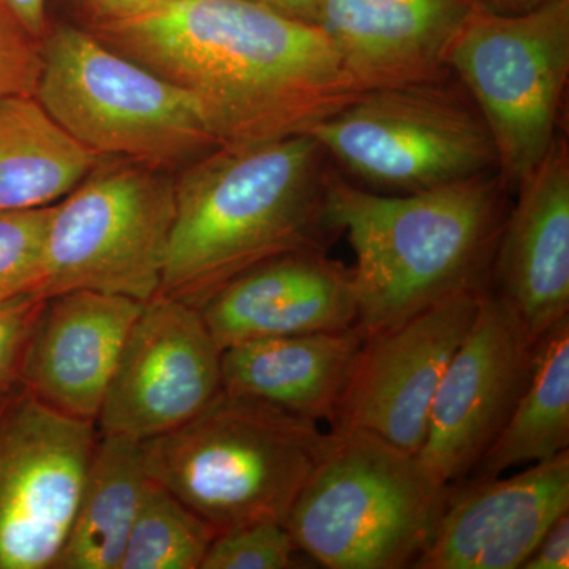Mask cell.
<instances>
[{"label":"cell","mask_w":569,"mask_h":569,"mask_svg":"<svg viewBox=\"0 0 569 569\" xmlns=\"http://www.w3.org/2000/svg\"><path fill=\"white\" fill-rule=\"evenodd\" d=\"M89 32L189 93L219 146L305 134L362 92L320 28L247 0H148Z\"/></svg>","instance_id":"1"},{"label":"cell","mask_w":569,"mask_h":569,"mask_svg":"<svg viewBox=\"0 0 569 569\" xmlns=\"http://www.w3.org/2000/svg\"><path fill=\"white\" fill-rule=\"evenodd\" d=\"M331 160L310 134L217 146L174 182V223L157 295L200 309L254 266L321 249Z\"/></svg>","instance_id":"2"},{"label":"cell","mask_w":569,"mask_h":569,"mask_svg":"<svg viewBox=\"0 0 569 569\" xmlns=\"http://www.w3.org/2000/svg\"><path fill=\"white\" fill-rule=\"evenodd\" d=\"M498 171L413 193H381L328 176V219L355 252L358 325L391 328L448 296L490 287L507 219Z\"/></svg>","instance_id":"3"},{"label":"cell","mask_w":569,"mask_h":569,"mask_svg":"<svg viewBox=\"0 0 569 569\" xmlns=\"http://www.w3.org/2000/svg\"><path fill=\"white\" fill-rule=\"evenodd\" d=\"M326 440L312 419L220 389L186 425L141 441V451L148 477L219 535L284 523Z\"/></svg>","instance_id":"4"},{"label":"cell","mask_w":569,"mask_h":569,"mask_svg":"<svg viewBox=\"0 0 569 569\" xmlns=\"http://www.w3.org/2000/svg\"><path fill=\"white\" fill-rule=\"evenodd\" d=\"M417 455L358 429H332L284 527L329 569L413 568L447 503Z\"/></svg>","instance_id":"5"},{"label":"cell","mask_w":569,"mask_h":569,"mask_svg":"<svg viewBox=\"0 0 569 569\" xmlns=\"http://www.w3.org/2000/svg\"><path fill=\"white\" fill-rule=\"evenodd\" d=\"M40 56L33 97L99 156L163 170L219 146L189 93L93 33L71 26L48 31Z\"/></svg>","instance_id":"6"},{"label":"cell","mask_w":569,"mask_h":569,"mask_svg":"<svg viewBox=\"0 0 569 569\" xmlns=\"http://www.w3.org/2000/svg\"><path fill=\"white\" fill-rule=\"evenodd\" d=\"M445 80L367 89L307 134L373 192H421L498 171L488 126Z\"/></svg>","instance_id":"7"},{"label":"cell","mask_w":569,"mask_h":569,"mask_svg":"<svg viewBox=\"0 0 569 569\" xmlns=\"http://www.w3.org/2000/svg\"><path fill=\"white\" fill-rule=\"evenodd\" d=\"M447 66L488 126L509 194L548 156L569 77V0L518 14L478 9Z\"/></svg>","instance_id":"8"},{"label":"cell","mask_w":569,"mask_h":569,"mask_svg":"<svg viewBox=\"0 0 569 569\" xmlns=\"http://www.w3.org/2000/svg\"><path fill=\"white\" fill-rule=\"evenodd\" d=\"M174 211V182L162 170L103 160L52 204L41 298L89 290L148 302L162 283Z\"/></svg>","instance_id":"9"},{"label":"cell","mask_w":569,"mask_h":569,"mask_svg":"<svg viewBox=\"0 0 569 569\" xmlns=\"http://www.w3.org/2000/svg\"><path fill=\"white\" fill-rule=\"evenodd\" d=\"M96 440L21 381L0 396V569H54Z\"/></svg>","instance_id":"10"},{"label":"cell","mask_w":569,"mask_h":569,"mask_svg":"<svg viewBox=\"0 0 569 569\" xmlns=\"http://www.w3.org/2000/svg\"><path fill=\"white\" fill-rule=\"evenodd\" d=\"M535 346L492 288L445 370L419 462L447 488L462 485L507 425L529 381Z\"/></svg>","instance_id":"11"},{"label":"cell","mask_w":569,"mask_h":569,"mask_svg":"<svg viewBox=\"0 0 569 569\" xmlns=\"http://www.w3.org/2000/svg\"><path fill=\"white\" fill-rule=\"evenodd\" d=\"M485 290L448 296L391 328L366 336L332 429L366 430L418 456L438 385L473 325Z\"/></svg>","instance_id":"12"},{"label":"cell","mask_w":569,"mask_h":569,"mask_svg":"<svg viewBox=\"0 0 569 569\" xmlns=\"http://www.w3.org/2000/svg\"><path fill=\"white\" fill-rule=\"evenodd\" d=\"M220 356L198 309L153 296L123 343L97 432L146 441L186 425L222 389Z\"/></svg>","instance_id":"13"},{"label":"cell","mask_w":569,"mask_h":569,"mask_svg":"<svg viewBox=\"0 0 569 569\" xmlns=\"http://www.w3.org/2000/svg\"><path fill=\"white\" fill-rule=\"evenodd\" d=\"M569 512V451L508 478L449 489L415 569H519Z\"/></svg>","instance_id":"14"},{"label":"cell","mask_w":569,"mask_h":569,"mask_svg":"<svg viewBox=\"0 0 569 569\" xmlns=\"http://www.w3.org/2000/svg\"><path fill=\"white\" fill-rule=\"evenodd\" d=\"M220 350L271 337L342 331L358 323L353 269L305 249L236 277L198 309Z\"/></svg>","instance_id":"15"},{"label":"cell","mask_w":569,"mask_h":569,"mask_svg":"<svg viewBox=\"0 0 569 569\" xmlns=\"http://www.w3.org/2000/svg\"><path fill=\"white\" fill-rule=\"evenodd\" d=\"M144 302L77 290L44 298L21 383L63 417L96 422L123 343Z\"/></svg>","instance_id":"16"},{"label":"cell","mask_w":569,"mask_h":569,"mask_svg":"<svg viewBox=\"0 0 569 569\" xmlns=\"http://www.w3.org/2000/svg\"><path fill=\"white\" fill-rule=\"evenodd\" d=\"M493 257L490 288L537 343L569 317V151L559 133L516 190Z\"/></svg>","instance_id":"17"},{"label":"cell","mask_w":569,"mask_h":569,"mask_svg":"<svg viewBox=\"0 0 569 569\" xmlns=\"http://www.w3.org/2000/svg\"><path fill=\"white\" fill-rule=\"evenodd\" d=\"M475 0H321L318 28L361 91L448 78Z\"/></svg>","instance_id":"18"},{"label":"cell","mask_w":569,"mask_h":569,"mask_svg":"<svg viewBox=\"0 0 569 569\" xmlns=\"http://www.w3.org/2000/svg\"><path fill=\"white\" fill-rule=\"evenodd\" d=\"M366 336L342 331L271 337L224 348L222 389L312 421L335 422L356 355Z\"/></svg>","instance_id":"19"},{"label":"cell","mask_w":569,"mask_h":569,"mask_svg":"<svg viewBox=\"0 0 569 569\" xmlns=\"http://www.w3.org/2000/svg\"><path fill=\"white\" fill-rule=\"evenodd\" d=\"M149 477L141 441L97 432L54 569H119Z\"/></svg>","instance_id":"20"},{"label":"cell","mask_w":569,"mask_h":569,"mask_svg":"<svg viewBox=\"0 0 569 569\" xmlns=\"http://www.w3.org/2000/svg\"><path fill=\"white\" fill-rule=\"evenodd\" d=\"M102 162L33 93L0 99V211L58 203Z\"/></svg>","instance_id":"21"},{"label":"cell","mask_w":569,"mask_h":569,"mask_svg":"<svg viewBox=\"0 0 569 569\" xmlns=\"http://www.w3.org/2000/svg\"><path fill=\"white\" fill-rule=\"evenodd\" d=\"M569 448V317L535 346L533 366L507 425L471 471L470 481L545 462Z\"/></svg>","instance_id":"22"},{"label":"cell","mask_w":569,"mask_h":569,"mask_svg":"<svg viewBox=\"0 0 569 569\" xmlns=\"http://www.w3.org/2000/svg\"><path fill=\"white\" fill-rule=\"evenodd\" d=\"M217 531L149 478L119 569H201Z\"/></svg>","instance_id":"23"},{"label":"cell","mask_w":569,"mask_h":569,"mask_svg":"<svg viewBox=\"0 0 569 569\" xmlns=\"http://www.w3.org/2000/svg\"><path fill=\"white\" fill-rule=\"evenodd\" d=\"M51 206L0 211V302L40 296L43 247Z\"/></svg>","instance_id":"24"},{"label":"cell","mask_w":569,"mask_h":569,"mask_svg":"<svg viewBox=\"0 0 569 569\" xmlns=\"http://www.w3.org/2000/svg\"><path fill=\"white\" fill-rule=\"evenodd\" d=\"M310 561L284 523L264 520L217 535L201 569H295Z\"/></svg>","instance_id":"25"},{"label":"cell","mask_w":569,"mask_h":569,"mask_svg":"<svg viewBox=\"0 0 569 569\" xmlns=\"http://www.w3.org/2000/svg\"><path fill=\"white\" fill-rule=\"evenodd\" d=\"M41 63L40 41L0 3V99L33 93Z\"/></svg>","instance_id":"26"},{"label":"cell","mask_w":569,"mask_h":569,"mask_svg":"<svg viewBox=\"0 0 569 569\" xmlns=\"http://www.w3.org/2000/svg\"><path fill=\"white\" fill-rule=\"evenodd\" d=\"M43 301L29 295L0 302V396L21 381L26 347Z\"/></svg>","instance_id":"27"},{"label":"cell","mask_w":569,"mask_h":569,"mask_svg":"<svg viewBox=\"0 0 569 569\" xmlns=\"http://www.w3.org/2000/svg\"><path fill=\"white\" fill-rule=\"evenodd\" d=\"M523 569L569 568V512L556 520L523 563Z\"/></svg>","instance_id":"28"},{"label":"cell","mask_w":569,"mask_h":569,"mask_svg":"<svg viewBox=\"0 0 569 569\" xmlns=\"http://www.w3.org/2000/svg\"><path fill=\"white\" fill-rule=\"evenodd\" d=\"M22 29L36 40L48 32L47 0H0Z\"/></svg>","instance_id":"29"},{"label":"cell","mask_w":569,"mask_h":569,"mask_svg":"<svg viewBox=\"0 0 569 569\" xmlns=\"http://www.w3.org/2000/svg\"><path fill=\"white\" fill-rule=\"evenodd\" d=\"M247 2L272 11L287 20L318 28L321 0H247Z\"/></svg>","instance_id":"30"},{"label":"cell","mask_w":569,"mask_h":569,"mask_svg":"<svg viewBox=\"0 0 569 569\" xmlns=\"http://www.w3.org/2000/svg\"><path fill=\"white\" fill-rule=\"evenodd\" d=\"M81 6L89 11L92 24L121 20L140 10L148 0H80Z\"/></svg>","instance_id":"31"},{"label":"cell","mask_w":569,"mask_h":569,"mask_svg":"<svg viewBox=\"0 0 569 569\" xmlns=\"http://www.w3.org/2000/svg\"><path fill=\"white\" fill-rule=\"evenodd\" d=\"M479 9L492 11V13L518 14L538 9L553 0H475Z\"/></svg>","instance_id":"32"},{"label":"cell","mask_w":569,"mask_h":569,"mask_svg":"<svg viewBox=\"0 0 569 569\" xmlns=\"http://www.w3.org/2000/svg\"><path fill=\"white\" fill-rule=\"evenodd\" d=\"M0 3H2V2H0Z\"/></svg>","instance_id":"33"}]
</instances>
